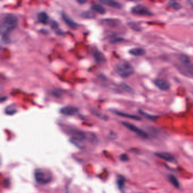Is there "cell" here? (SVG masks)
Returning a JSON list of instances; mask_svg holds the SVG:
<instances>
[{"mask_svg": "<svg viewBox=\"0 0 193 193\" xmlns=\"http://www.w3.org/2000/svg\"><path fill=\"white\" fill-rule=\"evenodd\" d=\"M18 19L17 15L12 13H8L4 15L1 21L0 31L4 42L9 43L10 39L9 36V32L14 30L18 25Z\"/></svg>", "mask_w": 193, "mask_h": 193, "instance_id": "6da1fadb", "label": "cell"}, {"mask_svg": "<svg viewBox=\"0 0 193 193\" xmlns=\"http://www.w3.org/2000/svg\"><path fill=\"white\" fill-rule=\"evenodd\" d=\"M175 66L180 73L189 78H193V63L189 56L186 55L179 56L178 63Z\"/></svg>", "mask_w": 193, "mask_h": 193, "instance_id": "7a4b0ae2", "label": "cell"}, {"mask_svg": "<svg viewBox=\"0 0 193 193\" xmlns=\"http://www.w3.org/2000/svg\"><path fill=\"white\" fill-rule=\"evenodd\" d=\"M115 70L120 77L127 78L134 73V68L132 65L126 60H121L117 63Z\"/></svg>", "mask_w": 193, "mask_h": 193, "instance_id": "3957f363", "label": "cell"}, {"mask_svg": "<svg viewBox=\"0 0 193 193\" xmlns=\"http://www.w3.org/2000/svg\"><path fill=\"white\" fill-rule=\"evenodd\" d=\"M34 176L36 181L41 184H47L52 180V175L50 172L41 169L36 170Z\"/></svg>", "mask_w": 193, "mask_h": 193, "instance_id": "277c9868", "label": "cell"}, {"mask_svg": "<svg viewBox=\"0 0 193 193\" xmlns=\"http://www.w3.org/2000/svg\"><path fill=\"white\" fill-rule=\"evenodd\" d=\"M131 12L135 15L142 16H152L153 13L143 5L138 4L131 9Z\"/></svg>", "mask_w": 193, "mask_h": 193, "instance_id": "5b68a950", "label": "cell"}, {"mask_svg": "<svg viewBox=\"0 0 193 193\" xmlns=\"http://www.w3.org/2000/svg\"><path fill=\"white\" fill-rule=\"evenodd\" d=\"M122 124L125 127H126L127 129H128L130 131L134 132L135 134L138 135L139 136L142 138H144L148 137V135L145 131H144L143 130H141L139 127H138L137 126H135L133 124L127 123V122H123L122 123Z\"/></svg>", "mask_w": 193, "mask_h": 193, "instance_id": "8992f818", "label": "cell"}, {"mask_svg": "<svg viewBox=\"0 0 193 193\" xmlns=\"http://www.w3.org/2000/svg\"><path fill=\"white\" fill-rule=\"evenodd\" d=\"M154 84L158 89L162 91H168L171 87L169 83L164 79H156L154 81Z\"/></svg>", "mask_w": 193, "mask_h": 193, "instance_id": "52a82bcc", "label": "cell"}, {"mask_svg": "<svg viewBox=\"0 0 193 193\" xmlns=\"http://www.w3.org/2000/svg\"><path fill=\"white\" fill-rule=\"evenodd\" d=\"M70 134L71 135L72 138L75 141H83L86 138L85 133L82 132L81 131L78 130H71Z\"/></svg>", "mask_w": 193, "mask_h": 193, "instance_id": "ba28073f", "label": "cell"}, {"mask_svg": "<svg viewBox=\"0 0 193 193\" xmlns=\"http://www.w3.org/2000/svg\"><path fill=\"white\" fill-rule=\"evenodd\" d=\"M156 156L161 159L165 160L166 161L172 163H176V160L174 157V156L172 155L171 153H169L167 152H157L156 153Z\"/></svg>", "mask_w": 193, "mask_h": 193, "instance_id": "9c48e42d", "label": "cell"}, {"mask_svg": "<svg viewBox=\"0 0 193 193\" xmlns=\"http://www.w3.org/2000/svg\"><path fill=\"white\" fill-rule=\"evenodd\" d=\"M60 112L66 115H73L78 112V109L73 106H65L60 109Z\"/></svg>", "mask_w": 193, "mask_h": 193, "instance_id": "30bf717a", "label": "cell"}, {"mask_svg": "<svg viewBox=\"0 0 193 193\" xmlns=\"http://www.w3.org/2000/svg\"><path fill=\"white\" fill-rule=\"evenodd\" d=\"M61 16H62V18L63 19L64 22L66 23V24L67 25V26L70 27L71 28L75 29L77 28L78 24L75 21H74L73 19H71L69 16H67L66 14V13H65L64 12H62Z\"/></svg>", "mask_w": 193, "mask_h": 193, "instance_id": "8fae6325", "label": "cell"}, {"mask_svg": "<svg viewBox=\"0 0 193 193\" xmlns=\"http://www.w3.org/2000/svg\"><path fill=\"white\" fill-rule=\"evenodd\" d=\"M93 56L97 63H103L106 61V59L104 54L98 50H95L94 51L93 53Z\"/></svg>", "mask_w": 193, "mask_h": 193, "instance_id": "7c38bea8", "label": "cell"}, {"mask_svg": "<svg viewBox=\"0 0 193 193\" xmlns=\"http://www.w3.org/2000/svg\"><path fill=\"white\" fill-rule=\"evenodd\" d=\"M100 2L101 3L105 4L106 5H108L109 6H111L112 8L118 9L122 8V5L119 4L118 2L115 1H112V0H100Z\"/></svg>", "mask_w": 193, "mask_h": 193, "instance_id": "4fadbf2b", "label": "cell"}, {"mask_svg": "<svg viewBox=\"0 0 193 193\" xmlns=\"http://www.w3.org/2000/svg\"><path fill=\"white\" fill-rule=\"evenodd\" d=\"M129 53L131 55L134 56H144L146 53V51L145 49L142 48H134L131 49L129 50Z\"/></svg>", "mask_w": 193, "mask_h": 193, "instance_id": "5bb4252c", "label": "cell"}, {"mask_svg": "<svg viewBox=\"0 0 193 193\" xmlns=\"http://www.w3.org/2000/svg\"><path fill=\"white\" fill-rule=\"evenodd\" d=\"M37 20L39 22L46 25L49 22V17L48 14L44 11L39 13L37 15Z\"/></svg>", "mask_w": 193, "mask_h": 193, "instance_id": "9a60e30c", "label": "cell"}, {"mask_svg": "<svg viewBox=\"0 0 193 193\" xmlns=\"http://www.w3.org/2000/svg\"><path fill=\"white\" fill-rule=\"evenodd\" d=\"M113 112L116 114L117 115H119V116H122L126 118H129V119H133L134 120H141V119L136 115H130L127 113L123 112L118 111H113Z\"/></svg>", "mask_w": 193, "mask_h": 193, "instance_id": "2e32d148", "label": "cell"}, {"mask_svg": "<svg viewBox=\"0 0 193 193\" xmlns=\"http://www.w3.org/2000/svg\"><path fill=\"white\" fill-rule=\"evenodd\" d=\"M91 10H93V11H96L97 13L101 14H104L106 13L105 9L100 4H93L91 6Z\"/></svg>", "mask_w": 193, "mask_h": 193, "instance_id": "e0dca14e", "label": "cell"}, {"mask_svg": "<svg viewBox=\"0 0 193 193\" xmlns=\"http://www.w3.org/2000/svg\"><path fill=\"white\" fill-rule=\"evenodd\" d=\"M17 112L15 104H12L8 105L5 109V113L8 115H13Z\"/></svg>", "mask_w": 193, "mask_h": 193, "instance_id": "ac0fdd59", "label": "cell"}, {"mask_svg": "<svg viewBox=\"0 0 193 193\" xmlns=\"http://www.w3.org/2000/svg\"><path fill=\"white\" fill-rule=\"evenodd\" d=\"M81 15L82 16L83 18L89 19L93 18L96 17V16L93 11H91V10L83 11L81 13Z\"/></svg>", "mask_w": 193, "mask_h": 193, "instance_id": "d6986e66", "label": "cell"}, {"mask_svg": "<svg viewBox=\"0 0 193 193\" xmlns=\"http://www.w3.org/2000/svg\"><path fill=\"white\" fill-rule=\"evenodd\" d=\"M51 28L54 31H55L56 34L58 35H62L63 34V31L61 29H59V24L56 22L55 21H52V22L51 23Z\"/></svg>", "mask_w": 193, "mask_h": 193, "instance_id": "ffe728a7", "label": "cell"}, {"mask_svg": "<svg viewBox=\"0 0 193 193\" xmlns=\"http://www.w3.org/2000/svg\"><path fill=\"white\" fill-rule=\"evenodd\" d=\"M168 5L171 7V8L175 9V10H180L182 8V6L180 4H179L178 2L173 1H171L168 2Z\"/></svg>", "mask_w": 193, "mask_h": 193, "instance_id": "44dd1931", "label": "cell"}, {"mask_svg": "<svg viewBox=\"0 0 193 193\" xmlns=\"http://www.w3.org/2000/svg\"><path fill=\"white\" fill-rule=\"evenodd\" d=\"M168 178H169V180L171 182V184L176 188H178L180 187V183L178 182L177 179L176 178V177H175L174 176L170 175V176H169Z\"/></svg>", "mask_w": 193, "mask_h": 193, "instance_id": "7402d4cb", "label": "cell"}, {"mask_svg": "<svg viewBox=\"0 0 193 193\" xmlns=\"http://www.w3.org/2000/svg\"><path fill=\"white\" fill-rule=\"evenodd\" d=\"M139 112L141 113L142 115H145V117H147L148 119H155L157 118V116L156 115H149L147 113H145V112L141 111V110H139Z\"/></svg>", "mask_w": 193, "mask_h": 193, "instance_id": "603a6c76", "label": "cell"}, {"mask_svg": "<svg viewBox=\"0 0 193 193\" xmlns=\"http://www.w3.org/2000/svg\"><path fill=\"white\" fill-rule=\"evenodd\" d=\"M121 87L123 88V89H124L125 91H127V92H128V93H131L133 91L132 89L130 87H129V85H127L126 84L122 83L121 85Z\"/></svg>", "mask_w": 193, "mask_h": 193, "instance_id": "cb8c5ba5", "label": "cell"}, {"mask_svg": "<svg viewBox=\"0 0 193 193\" xmlns=\"http://www.w3.org/2000/svg\"><path fill=\"white\" fill-rule=\"evenodd\" d=\"M129 26H130V27L131 28H133V30H136V31H140L141 29L139 28V27L135 24L133 22H130L129 24Z\"/></svg>", "mask_w": 193, "mask_h": 193, "instance_id": "d4e9b609", "label": "cell"}, {"mask_svg": "<svg viewBox=\"0 0 193 193\" xmlns=\"http://www.w3.org/2000/svg\"><path fill=\"white\" fill-rule=\"evenodd\" d=\"M118 185L119 187V189L123 188V186L124 185V180L123 179H119L118 181Z\"/></svg>", "mask_w": 193, "mask_h": 193, "instance_id": "484cf974", "label": "cell"}, {"mask_svg": "<svg viewBox=\"0 0 193 193\" xmlns=\"http://www.w3.org/2000/svg\"><path fill=\"white\" fill-rule=\"evenodd\" d=\"M120 159L123 161H126L129 160V157L126 154H123L120 156Z\"/></svg>", "mask_w": 193, "mask_h": 193, "instance_id": "4316f807", "label": "cell"}, {"mask_svg": "<svg viewBox=\"0 0 193 193\" xmlns=\"http://www.w3.org/2000/svg\"><path fill=\"white\" fill-rule=\"evenodd\" d=\"M7 99V97L6 96H2L1 97L0 100H1V103H2L4 101L6 100V99Z\"/></svg>", "mask_w": 193, "mask_h": 193, "instance_id": "83f0119b", "label": "cell"}, {"mask_svg": "<svg viewBox=\"0 0 193 193\" xmlns=\"http://www.w3.org/2000/svg\"><path fill=\"white\" fill-rule=\"evenodd\" d=\"M188 2L189 3L190 5V6H191V7L192 9H193V0L189 1H188Z\"/></svg>", "mask_w": 193, "mask_h": 193, "instance_id": "f1b7e54d", "label": "cell"}, {"mask_svg": "<svg viewBox=\"0 0 193 193\" xmlns=\"http://www.w3.org/2000/svg\"><path fill=\"white\" fill-rule=\"evenodd\" d=\"M86 2H87V1H78V3L81 4H85Z\"/></svg>", "mask_w": 193, "mask_h": 193, "instance_id": "f546056e", "label": "cell"}]
</instances>
